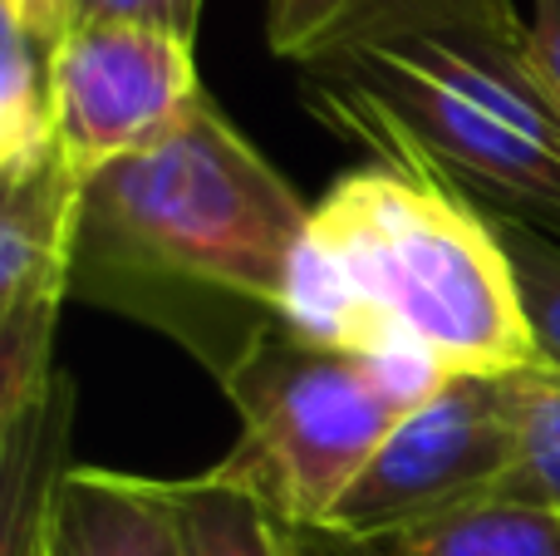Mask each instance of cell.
I'll return each instance as SVG.
<instances>
[{
	"mask_svg": "<svg viewBox=\"0 0 560 556\" xmlns=\"http://www.w3.org/2000/svg\"><path fill=\"white\" fill-rule=\"evenodd\" d=\"M310 202L202 94L143 153L84 183L74 296L173 335L226 384L290 325Z\"/></svg>",
	"mask_w": 560,
	"mask_h": 556,
	"instance_id": "cell-1",
	"label": "cell"
},
{
	"mask_svg": "<svg viewBox=\"0 0 560 556\" xmlns=\"http://www.w3.org/2000/svg\"><path fill=\"white\" fill-rule=\"evenodd\" d=\"M300 99L374 163L560 242V114L512 0H384L300 65Z\"/></svg>",
	"mask_w": 560,
	"mask_h": 556,
	"instance_id": "cell-2",
	"label": "cell"
},
{
	"mask_svg": "<svg viewBox=\"0 0 560 556\" xmlns=\"http://www.w3.org/2000/svg\"><path fill=\"white\" fill-rule=\"evenodd\" d=\"M290 325L329 345L423 355L443 374L541 364L497 217L384 163L345 173L310 207Z\"/></svg>",
	"mask_w": 560,
	"mask_h": 556,
	"instance_id": "cell-3",
	"label": "cell"
},
{
	"mask_svg": "<svg viewBox=\"0 0 560 556\" xmlns=\"http://www.w3.org/2000/svg\"><path fill=\"white\" fill-rule=\"evenodd\" d=\"M443 380L423 355H374L285 325L222 384L242 439L217 468L256 493L280 528L319 537L378 443Z\"/></svg>",
	"mask_w": 560,
	"mask_h": 556,
	"instance_id": "cell-4",
	"label": "cell"
},
{
	"mask_svg": "<svg viewBox=\"0 0 560 556\" xmlns=\"http://www.w3.org/2000/svg\"><path fill=\"white\" fill-rule=\"evenodd\" d=\"M522 459L512 374H447L369 459L319 537L374 547L453 508L502 493Z\"/></svg>",
	"mask_w": 560,
	"mask_h": 556,
	"instance_id": "cell-5",
	"label": "cell"
},
{
	"mask_svg": "<svg viewBox=\"0 0 560 556\" xmlns=\"http://www.w3.org/2000/svg\"><path fill=\"white\" fill-rule=\"evenodd\" d=\"M55 143L74 177L163 143L207 94L192 39L124 20H74L55 45Z\"/></svg>",
	"mask_w": 560,
	"mask_h": 556,
	"instance_id": "cell-6",
	"label": "cell"
},
{
	"mask_svg": "<svg viewBox=\"0 0 560 556\" xmlns=\"http://www.w3.org/2000/svg\"><path fill=\"white\" fill-rule=\"evenodd\" d=\"M84 177L49 158L25 183L0 187V433L45 404L59 305L74 296Z\"/></svg>",
	"mask_w": 560,
	"mask_h": 556,
	"instance_id": "cell-7",
	"label": "cell"
},
{
	"mask_svg": "<svg viewBox=\"0 0 560 556\" xmlns=\"http://www.w3.org/2000/svg\"><path fill=\"white\" fill-rule=\"evenodd\" d=\"M35 556H187V552L167 483L69 463L55 483Z\"/></svg>",
	"mask_w": 560,
	"mask_h": 556,
	"instance_id": "cell-8",
	"label": "cell"
},
{
	"mask_svg": "<svg viewBox=\"0 0 560 556\" xmlns=\"http://www.w3.org/2000/svg\"><path fill=\"white\" fill-rule=\"evenodd\" d=\"M369 556H560V512L522 493H487L443 518L388 542L359 547Z\"/></svg>",
	"mask_w": 560,
	"mask_h": 556,
	"instance_id": "cell-9",
	"label": "cell"
},
{
	"mask_svg": "<svg viewBox=\"0 0 560 556\" xmlns=\"http://www.w3.org/2000/svg\"><path fill=\"white\" fill-rule=\"evenodd\" d=\"M55 45L0 20V187L25 183L59 158L55 143Z\"/></svg>",
	"mask_w": 560,
	"mask_h": 556,
	"instance_id": "cell-10",
	"label": "cell"
},
{
	"mask_svg": "<svg viewBox=\"0 0 560 556\" xmlns=\"http://www.w3.org/2000/svg\"><path fill=\"white\" fill-rule=\"evenodd\" d=\"M187 556H280V522L222 468L167 483Z\"/></svg>",
	"mask_w": 560,
	"mask_h": 556,
	"instance_id": "cell-11",
	"label": "cell"
},
{
	"mask_svg": "<svg viewBox=\"0 0 560 556\" xmlns=\"http://www.w3.org/2000/svg\"><path fill=\"white\" fill-rule=\"evenodd\" d=\"M516 429H522V459L506 483V493H522L560 512V370L526 364L512 370Z\"/></svg>",
	"mask_w": 560,
	"mask_h": 556,
	"instance_id": "cell-12",
	"label": "cell"
},
{
	"mask_svg": "<svg viewBox=\"0 0 560 556\" xmlns=\"http://www.w3.org/2000/svg\"><path fill=\"white\" fill-rule=\"evenodd\" d=\"M497 232H502L512 271H516V281H522L536 355H541V364L560 370V242L536 232V227L516 222V217H497Z\"/></svg>",
	"mask_w": 560,
	"mask_h": 556,
	"instance_id": "cell-13",
	"label": "cell"
},
{
	"mask_svg": "<svg viewBox=\"0 0 560 556\" xmlns=\"http://www.w3.org/2000/svg\"><path fill=\"white\" fill-rule=\"evenodd\" d=\"M384 0H266V45L276 59L310 65Z\"/></svg>",
	"mask_w": 560,
	"mask_h": 556,
	"instance_id": "cell-14",
	"label": "cell"
},
{
	"mask_svg": "<svg viewBox=\"0 0 560 556\" xmlns=\"http://www.w3.org/2000/svg\"><path fill=\"white\" fill-rule=\"evenodd\" d=\"M74 20H124V25L167 30L177 39H197L202 0H74Z\"/></svg>",
	"mask_w": 560,
	"mask_h": 556,
	"instance_id": "cell-15",
	"label": "cell"
},
{
	"mask_svg": "<svg viewBox=\"0 0 560 556\" xmlns=\"http://www.w3.org/2000/svg\"><path fill=\"white\" fill-rule=\"evenodd\" d=\"M0 20L20 25L45 45H59L65 30L74 25V0H0Z\"/></svg>",
	"mask_w": 560,
	"mask_h": 556,
	"instance_id": "cell-16",
	"label": "cell"
},
{
	"mask_svg": "<svg viewBox=\"0 0 560 556\" xmlns=\"http://www.w3.org/2000/svg\"><path fill=\"white\" fill-rule=\"evenodd\" d=\"M532 49L541 65L546 94H551L556 114H560V0H532Z\"/></svg>",
	"mask_w": 560,
	"mask_h": 556,
	"instance_id": "cell-17",
	"label": "cell"
},
{
	"mask_svg": "<svg viewBox=\"0 0 560 556\" xmlns=\"http://www.w3.org/2000/svg\"><path fill=\"white\" fill-rule=\"evenodd\" d=\"M280 556H315V552H310V542L305 537H300V532H280Z\"/></svg>",
	"mask_w": 560,
	"mask_h": 556,
	"instance_id": "cell-18",
	"label": "cell"
}]
</instances>
